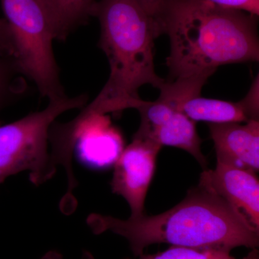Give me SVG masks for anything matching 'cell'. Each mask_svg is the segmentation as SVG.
I'll list each match as a JSON object with an SVG mask.
<instances>
[{
	"mask_svg": "<svg viewBox=\"0 0 259 259\" xmlns=\"http://www.w3.org/2000/svg\"><path fill=\"white\" fill-rule=\"evenodd\" d=\"M87 222L95 234L110 231L123 237L135 256L144 254L150 245L161 243L229 251L238 247L259 246V230L241 211L201 183L161 214L122 220L94 213Z\"/></svg>",
	"mask_w": 259,
	"mask_h": 259,
	"instance_id": "6da1fadb",
	"label": "cell"
},
{
	"mask_svg": "<svg viewBox=\"0 0 259 259\" xmlns=\"http://www.w3.org/2000/svg\"><path fill=\"white\" fill-rule=\"evenodd\" d=\"M153 18L169 37L166 64L173 79L207 74L223 65L259 59L256 16L207 0H162Z\"/></svg>",
	"mask_w": 259,
	"mask_h": 259,
	"instance_id": "7a4b0ae2",
	"label": "cell"
},
{
	"mask_svg": "<svg viewBox=\"0 0 259 259\" xmlns=\"http://www.w3.org/2000/svg\"><path fill=\"white\" fill-rule=\"evenodd\" d=\"M91 17L100 22L99 47L106 54L110 73L101 92L80 113L137 110L144 101L139 94L141 87L160 89L166 81L155 71L154 40L160 35L156 20L139 0H97Z\"/></svg>",
	"mask_w": 259,
	"mask_h": 259,
	"instance_id": "3957f363",
	"label": "cell"
},
{
	"mask_svg": "<svg viewBox=\"0 0 259 259\" xmlns=\"http://www.w3.org/2000/svg\"><path fill=\"white\" fill-rule=\"evenodd\" d=\"M88 100L86 95L54 99L41 111L0 125V185L8 177L24 171H29L30 180L35 185L52 178L56 168L51 159V125L64 112L83 108Z\"/></svg>",
	"mask_w": 259,
	"mask_h": 259,
	"instance_id": "277c9868",
	"label": "cell"
},
{
	"mask_svg": "<svg viewBox=\"0 0 259 259\" xmlns=\"http://www.w3.org/2000/svg\"><path fill=\"white\" fill-rule=\"evenodd\" d=\"M13 40L19 71L49 100L66 96L59 77L52 23L41 0H1Z\"/></svg>",
	"mask_w": 259,
	"mask_h": 259,
	"instance_id": "5b68a950",
	"label": "cell"
},
{
	"mask_svg": "<svg viewBox=\"0 0 259 259\" xmlns=\"http://www.w3.org/2000/svg\"><path fill=\"white\" fill-rule=\"evenodd\" d=\"M161 148L150 140L134 136L131 144L124 148L114 163L112 191L128 204L130 218L144 214L146 196Z\"/></svg>",
	"mask_w": 259,
	"mask_h": 259,
	"instance_id": "8992f818",
	"label": "cell"
},
{
	"mask_svg": "<svg viewBox=\"0 0 259 259\" xmlns=\"http://www.w3.org/2000/svg\"><path fill=\"white\" fill-rule=\"evenodd\" d=\"M141 125L135 137L148 139L160 146H172L184 150L193 156L203 169L207 161L201 149V141L196 122L183 112L166 102L143 101L137 109Z\"/></svg>",
	"mask_w": 259,
	"mask_h": 259,
	"instance_id": "52a82bcc",
	"label": "cell"
},
{
	"mask_svg": "<svg viewBox=\"0 0 259 259\" xmlns=\"http://www.w3.org/2000/svg\"><path fill=\"white\" fill-rule=\"evenodd\" d=\"M199 183L241 211L259 230V180L255 172L217 161L214 169L202 171Z\"/></svg>",
	"mask_w": 259,
	"mask_h": 259,
	"instance_id": "ba28073f",
	"label": "cell"
},
{
	"mask_svg": "<svg viewBox=\"0 0 259 259\" xmlns=\"http://www.w3.org/2000/svg\"><path fill=\"white\" fill-rule=\"evenodd\" d=\"M217 161L255 172L259 169V121L209 124Z\"/></svg>",
	"mask_w": 259,
	"mask_h": 259,
	"instance_id": "9c48e42d",
	"label": "cell"
},
{
	"mask_svg": "<svg viewBox=\"0 0 259 259\" xmlns=\"http://www.w3.org/2000/svg\"><path fill=\"white\" fill-rule=\"evenodd\" d=\"M172 107L183 112L195 122L203 121L213 124L242 123L250 121L240 102H232L197 96L187 99Z\"/></svg>",
	"mask_w": 259,
	"mask_h": 259,
	"instance_id": "30bf717a",
	"label": "cell"
},
{
	"mask_svg": "<svg viewBox=\"0 0 259 259\" xmlns=\"http://www.w3.org/2000/svg\"><path fill=\"white\" fill-rule=\"evenodd\" d=\"M97 0H41L57 40H65L75 29L88 22Z\"/></svg>",
	"mask_w": 259,
	"mask_h": 259,
	"instance_id": "8fae6325",
	"label": "cell"
},
{
	"mask_svg": "<svg viewBox=\"0 0 259 259\" xmlns=\"http://www.w3.org/2000/svg\"><path fill=\"white\" fill-rule=\"evenodd\" d=\"M23 76L13 59L0 54V112L25 92Z\"/></svg>",
	"mask_w": 259,
	"mask_h": 259,
	"instance_id": "7c38bea8",
	"label": "cell"
},
{
	"mask_svg": "<svg viewBox=\"0 0 259 259\" xmlns=\"http://www.w3.org/2000/svg\"><path fill=\"white\" fill-rule=\"evenodd\" d=\"M83 259H94L90 253H86ZM139 259H238L232 256L231 251L213 248H192L172 246L165 251L154 254H142Z\"/></svg>",
	"mask_w": 259,
	"mask_h": 259,
	"instance_id": "4fadbf2b",
	"label": "cell"
},
{
	"mask_svg": "<svg viewBox=\"0 0 259 259\" xmlns=\"http://www.w3.org/2000/svg\"><path fill=\"white\" fill-rule=\"evenodd\" d=\"M241 106L249 120H258L259 118V79L257 75L252 83L246 96L240 101Z\"/></svg>",
	"mask_w": 259,
	"mask_h": 259,
	"instance_id": "5bb4252c",
	"label": "cell"
},
{
	"mask_svg": "<svg viewBox=\"0 0 259 259\" xmlns=\"http://www.w3.org/2000/svg\"><path fill=\"white\" fill-rule=\"evenodd\" d=\"M207 1L223 8L241 10L256 17L259 15V0H207Z\"/></svg>",
	"mask_w": 259,
	"mask_h": 259,
	"instance_id": "9a60e30c",
	"label": "cell"
},
{
	"mask_svg": "<svg viewBox=\"0 0 259 259\" xmlns=\"http://www.w3.org/2000/svg\"><path fill=\"white\" fill-rule=\"evenodd\" d=\"M0 54L13 59L15 54L13 33L5 18H0Z\"/></svg>",
	"mask_w": 259,
	"mask_h": 259,
	"instance_id": "2e32d148",
	"label": "cell"
},
{
	"mask_svg": "<svg viewBox=\"0 0 259 259\" xmlns=\"http://www.w3.org/2000/svg\"><path fill=\"white\" fill-rule=\"evenodd\" d=\"M162 0H139L140 4L143 7V8L148 14L151 15L153 18L156 10L161 4Z\"/></svg>",
	"mask_w": 259,
	"mask_h": 259,
	"instance_id": "e0dca14e",
	"label": "cell"
},
{
	"mask_svg": "<svg viewBox=\"0 0 259 259\" xmlns=\"http://www.w3.org/2000/svg\"><path fill=\"white\" fill-rule=\"evenodd\" d=\"M40 259H62V255L56 251H49Z\"/></svg>",
	"mask_w": 259,
	"mask_h": 259,
	"instance_id": "ac0fdd59",
	"label": "cell"
},
{
	"mask_svg": "<svg viewBox=\"0 0 259 259\" xmlns=\"http://www.w3.org/2000/svg\"><path fill=\"white\" fill-rule=\"evenodd\" d=\"M241 259H259V252L258 248L251 249V251L246 256Z\"/></svg>",
	"mask_w": 259,
	"mask_h": 259,
	"instance_id": "d6986e66",
	"label": "cell"
}]
</instances>
